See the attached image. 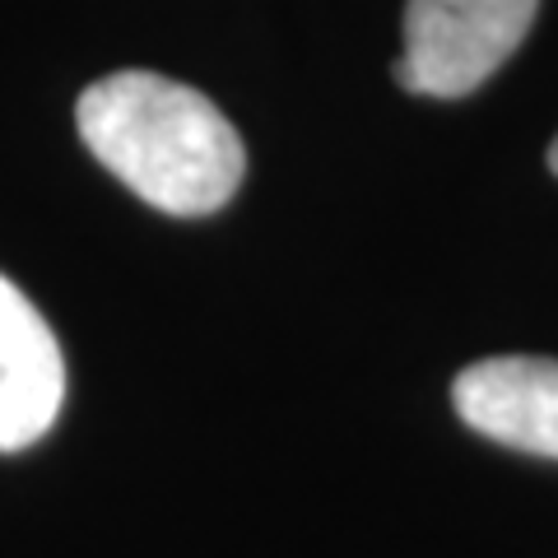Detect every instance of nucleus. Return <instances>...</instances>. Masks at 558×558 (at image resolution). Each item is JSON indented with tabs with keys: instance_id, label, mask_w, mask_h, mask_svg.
Returning a JSON list of instances; mask_svg holds the SVG:
<instances>
[{
	"instance_id": "1",
	"label": "nucleus",
	"mask_w": 558,
	"mask_h": 558,
	"mask_svg": "<svg viewBox=\"0 0 558 558\" xmlns=\"http://www.w3.org/2000/svg\"><path fill=\"white\" fill-rule=\"evenodd\" d=\"M75 126L89 154L145 205L178 219L215 215L247 172L233 121L191 84L117 70L80 94Z\"/></svg>"
},
{
	"instance_id": "2",
	"label": "nucleus",
	"mask_w": 558,
	"mask_h": 558,
	"mask_svg": "<svg viewBox=\"0 0 558 558\" xmlns=\"http://www.w3.org/2000/svg\"><path fill=\"white\" fill-rule=\"evenodd\" d=\"M539 0H410L400 89L424 98H465L521 47Z\"/></svg>"
},
{
	"instance_id": "3",
	"label": "nucleus",
	"mask_w": 558,
	"mask_h": 558,
	"mask_svg": "<svg viewBox=\"0 0 558 558\" xmlns=\"http://www.w3.org/2000/svg\"><path fill=\"white\" fill-rule=\"evenodd\" d=\"M65 400L61 344L20 289L0 275V451H24L57 424Z\"/></svg>"
},
{
	"instance_id": "4",
	"label": "nucleus",
	"mask_w": 558,
	"mask_h": 558,
	"mask_svg": "<svg viewBox=\"0 0 558 558\" xmlns=\"http://www.w3.org/2000/svg\"><path fill=\"white\" fill-rule=\"evenodd\" d=\"M451 405L475 433L502 447L558 461V363L484 359L451 387Z\"/></svg>"
},
{
	"instance_id": "5",
	"label": "nucleus",
	"mask_w": 558,
	"mask_h": 558,
	"mask_svg": "<svg viewBox=\"0 0 558 558\" xmlns=\"http://www.w3.org/2000/svg\"><path fill=\"white\" fill-rule=\"evenodd\" d=\"M549 168L558 172V135H554V145H549Z\"/></svg>"
}]
</instances>
